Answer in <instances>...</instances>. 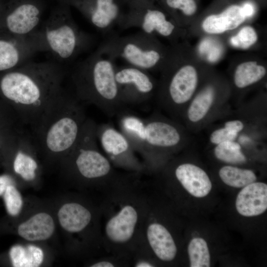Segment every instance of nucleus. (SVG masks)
I'll use <instances>...</instances> for the list:
<instances>
[{
    "label": "nucleus",
    "instance_id": "obj_30",
    "mask_svg": "<svg viewBox=\"0 0 267 267\" xmlns=\"http://www.w3.org/2000/svg\"><path fill=\"white\" fill-rule=\"evenodd\" d=\"M15 184L9 185L2 195L7 212L13 217L19 214L23 205L21 195Z\"/></svg>",
    "mask_w": 267,
    "mask_h": 267
},
{
    "label": "nucleus",
    "instance_id": "obj_18",
    "mask_svg": "<svg viewBox=\"0 0 267 267\" xmlns=\"http://www.w3.org/2000/svg\"><path fill=\"white\" fill-rule=\"evenodd\" d=\"M173 175L182 187L195 197H204L212 189V184L207 174L194 164H178L174 170Z\"/></svg>",
    "mask_w": 267,
    "mask_h": 267
},
{
    "label": "nucleus",
    "instance_id": "obj_25",
    "mask_svg": "<svg viewBox=\"0 0 267 267\" xmlns=\"http://www.w3.org/2000/svg\"><path fill=\"white\" fill-rule=\"evenodd\" d=\"M215 96V89L211 86H208L201 90L194 98L187 109L188 119L193 123L202 120L211 108Z\"/></svg>",
    "mask_w": 267,
    "mask_h": 267
},
{
    "label": "nucleus",
    "instance_id": "obj_12",
    "mask_svg": "<svg viewBox=\"0 0 267 267\" xmlns=\"http://www.w3.org/2000/svg\"><path fill=\"white\" fill-rule=\"evenodd\" d=\"M178 248L174 238L167 227L155 221L148 214L145 218L136 254L151 259L153 255L161 261L170 262L177 256Z\"/></svg>",
    "mask_w": 267,
    "mask_h": 267
},
{
    "label": "nucleus",
    "instance_id": "obj_20",
    "mask_svg": "<svg viewBox=\"0 0 267 267\" xmlns=\"http://www.w3.org/2000/svg\"><path fill=\"white\" fill-rule=\"evenodd\" d=\"M61 227L72 233L85 230L92 220V214L85 206L78 202H69L62 205L58 212Z\"/></svg>",
    "mask_w": 267,
    "mask_h": 267
},
{
    "label": "nucleus",
    "instance_id": "obj_21",
    "mask_svg": "<svg viewBox=\"0 0 267 267\" xmlns=\"http://www.w3.org/2000/svg\"><path fill=\"white\" fill-rule=\"evenodd\" d=\"M246 19L241 7L232 5L220 14L207 16L202 23V28L208 33L221 34L236 28Z\"/></svg>",
    "mask_w": 267,
    "mask_h": 267
},
{
    "label": "nucleus",
    "instance_id": "obj_5",
    "mask_svg": "<svg viewBox=\"0 0 267 267\" xmlns=\"http://www.w3.org/2000/svg\"><path fill=\"white\" fill-rule=\"evenodd\" d=\"M37 35L41 51L69 63L89 46L90 37L81 30L65 8L56 10L40 26Z\"/></svg>",
    "mask_w": 267,
    "mask_h": 267
},
{
    "label": "nucleus",
    "instance_id": "obj_35",
    "mask_svg": "<svg viewBox=\"0 0 267 267\" xmlns=\"http://www.w3.org/2000/svg\"><path fill=\"white\" fill-rule=\"evenodd\" d=\"M20 127L21 125H13L0 128V163H1L2 151L6 142L12 134Z\"/></svg>",
    "mask_w": 267,
    "mask_h": 267
},
{
    "label": "nucleus",
    "instance_id": "obj_1",
    "mask_svg": "<svg viewBox=\"0 0 267 267\" xmlns=\"http://www.w3.org/2000/svg\"><path fill=\"white\" fill-rule=\"evenodd\" d=\"M68 72L57 63L29 61L0 73V98L21 124L31 127L67 90L64 83Z\"/></svg>",
    "mask_w": 267,
    "mask_h": 267
},
{
    "label": "nucleus",
    "instance_id": "obj_11",
    "mask_svg": "<svg viewBox=\"0 0 267 267\" xmlns=\"http://www.w3.org/2000/svg\"><path fill=\"white\" fill-rule=\"evenodd\" d=\"M129 4L130 9L124 13L118 24L121 29L137 28L148 34L157 33L168 38L175 34L176 26L174 23L167 19L164 12L153 7L150 1Z\"/></svg>",
    "mask_w": 267,
    "mask_h": 267
},
{
    "label": "nucleus",
    "instance_id": "obj_24",
    "mask_svg": "<svg viewBox=\"0 0 267 267\" xmlns=\"http://www.w3.org/2000/svg\"><path fill=\"white\" fill-rule=\"evenodd\" d=\"M9 256L14 267H38L44 260L42 249L32 245H14L9 250Z\"/></svg>",
    "mask_w": 267,
    "mask_h": 267
},
{
    "label": "nucleus",
    "instance_id": "obj_36",
    "mask_svg": "<svg viewBox=\"0 0 267 267\" xmlns=\"http://www.w3.org/2000/svg\"><path fill=\"white\" fill-rule=\"evenodd\" d=\"M128 259L114 255L113 257L105 258V259L97 261L90 266L91 267H115L123 265L121 262H127Z\"/></svg>",
    "mask_w": 267,
    "mask_h": 267
},
{
    "label": "nucleus",
    "instance_id": "obj_34",
    "mask_svg": "<svg viewBox=\"0 0 267 267\" xmlns=\"http://www.w3.org/2000/svg\"><path fill=\"white\" fill-rule=\"evenodd\" d=\"M237 135L238 134L223 127L212 132L210 136V140L213 144L217 145L224 141H234Z\"/></svg>",
    "mask_w": 267,
    "mask_h": 267
},
{
    "label": "nucleus",
    "instance_id": "obj_31",
    "mask_svg": "<svg viewBox=\"0 0 267 267\" xmlns=\"http://www.w3.org/2000/svg\"><path fill=\"white\" fill-rule=\"evenodd\" d=\"M258 40L255 29L249 26L243 27L238 33L230 39L231 44L237 48L247 49L253 45Z\"/></svg>",
    "mask_w": 267,
    "mask_h": 267
},
{
    "label": "nucleus",
    "instance_id": "obj_33",
    "mask_svg": "<svg viewBox=\"0 0 267 267\" xmlns=\"http://www.w3.org/2000/svg\"><path fill=\"white\" fill-rule=\"evenodd\" d=\"M13 125H21L13 110L0 98V128Z\"/></svg>",
    "mask_w": 267,
    "mask_h": 267
},
{
    "label": "nucleus",
    "instance_id": "obj_40",
    "mask_svg": "<svg viewBox=\"0 0 267 267\" xmlns=\"http://www.w3.org/2000/svg\"><path fill=\"white\" fill-rule=\"evenodd\" d=\"M125 0L129 2V3L134 2H136V1H145H145H149V0Z\"/></svg>",
    "mask_w": 267,
    "mask_h": 267
},
{
    "label": "nucleus",
    "instance_id": "obj_19",
    "mask_svg": "<svg viewBox=\"0 0 267 267\" xmlns=\"http://www.w3.org/2000/svg\"><path fill=\"white\" fill-rule=\"evenodd\" d=\"M237 212L246 217L257 216L267 209V184L253 182L243 187L235 201Z\"/></svg>",
    "mask_w": 267,
    "mask_h": 267
},
{
    "label": "nucleus",
    "instance_id": "obj_15",
    "mask_svg": "<svg viewBox=\"0 0 267 267\" xmlns=\"http://www.w3.org/2000/svg\"><path fill=\"white\" fill-rule=\"evenodd\" d=\"M198 80L196 70L189 65L182 66L168 73L161 91V103L170 111H176L192 97Z\"/></svg>",
    "mask_w": 267,
    "mask_h": 267
},
{
    "label": "nucleus",
    "instance_id": "obj_2",
    "mask_svg": "<svg viewBox=\"0 0 267 267\" xmlns=\"http://www.w3.org/2000/svg\"><path fill=\"white\" fill-rule=\"evenodd\" d=\"M140 173L119 174L107 188L103 241L113 255L129 260L135 253L149 201L140 190Z\"/></svg>",
    "mask_w": 267,
    "mask_h": 267
},
{
    "label": "nucleus",
    "instance_id": "obj_13",
    "mask_svg": "<svg viewBox=\"0 0 267 267\" xmlns=\"http://www.w3.org/2000/svg\"><path fill=\"white\" fill-rule=\"evenodd\" d=\"M115 79L121 99L126 106L145 104L155 88L148 71L128 64L116 66Z\"/></svg>",
    "mask_w": 267,
    "mask_h": 267
},
{
    "label": "nucleus",
    "instance_id": "obj_9",
    "mask_svg": "<svg viewBox=\"0 0 267 267\" xmlns=\"http://www.w3.org/2000/svg\"><path fill=\"white\" fill-rule=\"evenodd\" d=\"M37 147L30 134L20 127L9 137L2 151L1 163L12 174L24 180L36 179L39 165L35 157Z\"/></svg>",
    "mask_w": 267,
    "mask_h": 267
},
{
    "label": "nucleus",
    "instance_id": "obj_8",
    "mask_svg": "<svg viewBox=\"0 0 267 267\" xmlns=\"http://www.w3.org/2000/svg\"><path fill=\"white\" fill-rule=\"evenodd\" d=\"M144 143L140 157L146 173L157 167L161 156L180 145L182 136L176 125L156 114L144 119Z\"/></svg>",
    "mask_w": 267,
    "mask_h": 267
},
{
    "label": "nucleus",
    "instance_id": "obj_7",
    "mask_svg": "<svg viewBox=\"0 0 267 267\" xmlns=\"http://www.w3.org/2000/svg\"><path fill=\"white\" fill-rule=\"evenodd\" d=\"M115 60L145 71L155 69L162 63L163 52L153 35L138 32L125 36H113L97 48Z\"/></svg>",
    "mask_w": 267,
    "mask_h": 267
},
{
    "label": "nucleus",
    "instance_id": "obj_16",
    "mask_svg": "<svg viewBox=\"0 0 267 267\" xmlns=\"http://www.w3.org/2000/svg\"><path fill=\"white\" fill-rule=\"evenodd\" d=\"M41 48L36 33L27 37L0 34V73L30 61Z\"/></svg>",
    "mask_w": 267,
    "mask_h": 267
},
{
    "label": "nucleus",
    "instance_id": "obj_10",
    "mask_svg": "<svg viewBox=\"0 0 267 267\" xmlns=\"http://www.w3.org/2000/svg\"><path fill=\"white\" fill-rule=\"evenodd\" d=\"M96 134L105 155L113 166L130 172L145 173L144 165L128 139L111 124H97Z\"/></svg>",
    "mask_w": 267,
    "mask_h": 267
},
{
    "label": "nucleus",
    "instance_id": "obj_4",
    "mask_svg": "<svg viewBox=\"0 0 267 267\" xmlns=\"http://www.w3.org/2000/svg\"><path fill=\"white\" fill-rule=\"evenodd\" d=\"M115 60L97 48L68 72L75 97L84 105L95 106L109 117L126 108L116 81Z\"/></svg>",
    "mask_w": 267,
    "mask_h": 267
},
{
    "label": "nucleus",
    "instance_id": "obj_14",
    "mask_svg": "<svg viewBox=\"0 0 267 267\" xmlns=\"http://www.w3.org/2000/svg\"><path fill=\"white\" fill-rule=\"evenodd\" d=\"M41 15L40 8L29 1L0 6V34L19 37L31 36L40 27Z\"/></svg>",
    "mask_w": 267,
    "mask_h": 267
},
{
    "label": "nucleus",
    "instance_id": "obj_3",
    "mask_svg": "<svg viewBox=\"0 0 267 267\" xmlns=\"http://www.w3.org/2000/svg\"><path fill=\"white\" fill-rule=\"evenodd\" d=\"M87 118L84 105L67 89L30 127L38 151L64 159L76 144Z\"/></svg>",
    "mask_w": 267,
    "mask_h": 267
},
{
    "label": "nucleus",
    "instance_id": "obj_27",
    "mask_svg": "<svg viewBox=\"0 0 267 267\" xmlns=\"http://www.w3.org/2000/svg\"><path fill=\"white\" fill-rule=\"evenodd\" d=\"M219 175L224 183L235 188H243L257 180L253 171L229 165L222 167Z\"/></svg>",
    "mask_w": 267,
    "mask_h": 267
},
{
    "label": "nucleus",
    "instance_id": "obj_26",
    "mask_svg": "<svg viewBox=\"0 0 267 267\" xmlns=\"http://www.w3.org/2000/svg\"><path fill=\"white\" fill-rule=\"evenodd\" d=\"M266 74V69L256 61L243 62L238 65L234 75L235 86L242 89L261 80Z\"/></svg>",
    "mask_w": 267,
    "mask_h": 267
},
{
    "label": "nucleus",
    "instance_id": "obj_22",
    "mask_svg": "<svg viewBox=\"0 0 267 267\" xmlns=\"http://www.w3.org/2000/svg\"><path fill=\"white\" fill-rule=\"evenodd\" d=\"M116 116L120 131L126 136L136 153L140 157L144 143V119L138 117L126 108L119 112Z\"/></svg>",
    "mask_w": 267,
    "mask_h": 267
},
{
    "label": "nucleus",
    "instance_id": "obj_6",
    "mask_svg": "<svg viewBox=\"0 0 267 267\" xmlns=\"http://www.w3.org/2000/svg\"><path fill=\"white\" fill-rule=\"evenodd\" d=\"M96 126L93 120L87 118L76 144L64 160L77 177L98 182L106 189L119 174L98 148Z\"/></svg>",
    "mask_w": 267,
    "mask_h": 267
},
{
    "label": "nucleus",
    "instance_id": "obj_37",
    "mask_svg": "<svg viewBox=\"0 0 267 267\" xmlns=\"http://www.w3.org/2000/svg\"><path fill=\"white\" fill-rule=\"evenodd\" d=\"M16 184L15 178L8 173L0 175V196H2L6 187L10 184Z\"/></svg>",
    "mask_w": 267,
    "mask_h": 267
},
{
    "label": "nucleus",
    "instance_id": "obj_17",
    "mask_svg": "<svg viewBox=\"0 0 267 267\" xmlns=\"http://www.w3.org/2000/svg\"><path fill=\"white\" fill-rule=\"evenodd\" d=\"M76 6L96 29L109 32L118 25L124 12L118 0H68Z\"/></svg>",
    "mask_w": 267,
    "mask_h": 267
},
{
    "label": "nucleus",
    "instance_id": "obj_38",
    "mask_svg": "<svg viewBox=\"0 0 267 267\" xmlns=\"http://www.w3.org/2000/svg\"><path fill=\"white\" fill-rule=\"evenodd\" d=\"M244 127L242 122L238 120L227 121L224 126V127L236 134L242 131Z\"/></svg>",
    "mask_w": 267,
    "mask_h": 267
},
{
    "label": "nucleus",
    "instance_id": "obj_32",
    "mask_svg": "<svg viewBox=\"0 0 267 267\" xmlns=\"http://www.w3.org/2000/svg\"><path fill=\"white\" fill-rule=\"evenodd\" d=\"M166 3L169 8L180 10L186 16L193 15L197 10L194 0H166Z\"/></svg>",
    "mask_w": 267,
    "mask_h": 267
},
{
    "label": "nucleus",
    "instance_id": "obj_23",
    "mask_svg": "<svg viewBox=\"0 0 267 267\" xmlns=\"http://www.w3.org/2000/svg\"><path fill=\"white\" fill-rule=\"evenodd\" d=\"M54 230L51 216L46 213L34 215L18 227V234L28 241H42L49 238Z\"/></svg>",
    "mask_w": 267,
    "mask_h": 267
},
{
    "label": "nucleus",
    "instance_id": "obj_29",
    "mask_svg": "<svg viewBox=\"0 0 267 267\" xmlns=\"http://www.w3.org/2000/svg\"><path fill=\"white\" fill-rule=\"evenodd\" d=\"M190 267H209L210 254L205 239L194 237L189 242L187 247Z\"/></svg>",
    "mask_w": 267,
    "mask_h": 267
},
{
    "label": "nucleus",
    "instance_id": "obj_28",
    "mask_svg": "<svg viewBox=\"0 0 267 267\" xmlns=\"http://www.w3.org/2000/svg\"><path fill=\"white\" fill-rule=\"evenodd\" d=\"M215 157L226 163L237 165L246 161L240 145L234 141H227L216 145L214 150Z\"/></svg>",
    "mask_w": 267,
    "mask_h": 267
},
{
    "label": "nucleus",
    "instance_id": "obj_39",
    "mask_svg": "<svg viewBox=\"0 0 267 267\" xmlns=\"http://www.w3.org/2000/svg\"><path fill=\"white\" fill-rule=\"evenodd\" d=\"M241 7L245 16L247 18L252 16L255 12V7L250 2H245Z\"/></svg>",
    "mask_w": 267,
    "mask_h": 267
}]
</instances>
